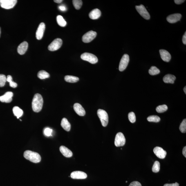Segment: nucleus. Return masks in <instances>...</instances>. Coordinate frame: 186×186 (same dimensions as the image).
<instances>
[{
	"label": "nucleus",
	"instance_id": "nucleus-1",
	"mask_svg": "<svg viewBox=\"0 0 186 186\" xmlns=\"http://www.w3.org/2000/svg\"><path fill=\"white\" fill-rule=\"evenodd\" d=\"M43 99L41 95L40 94L36 93L34 95L32 102V108L34 111L39 113L42 109Z\"/></svg>",
	"mask_w": 186,
	"mask_h": 186
},
{
	"label": "nucleus",
	"instance_id": "nucleus-2",
	"mask_svg": "<svg viewBox=\"0 0 186 186\" xmlns=\"http://www.w3.org/2000/svg\"><path fill=\"white\" fill-rule=\"evenodd\" d=\"M23 156L27 160L34 163H39L41 160V157L38 153L30 150L25 151Z\"/></svg>",
	"mask_w": 186,
	"mask_h": 186
},
{
	"label": "nucleus",
	"instance_id": "nucleus-3",
	"mask_svg": "<svg viewBox=\"0 0 186 186\" xmlns=\"http://www.w3.org/2000/svg\"><path fill=\"white\" fill-rule=\"evenodd\" d=\"M97 115L100 119L102 126L104 127H106L109 121L107 113L104 110L99 109L97 111Z\"/></svg>",
	"mask_w": 186,
	"mask_h": 186
},
{
	"label": "nucleus",
	"instance_id": "nucleus-4",
	"mask_svg": "<svg viewBox=\"0 0 186 186\" xmlns=\"http://www.w3.org/2000/svg\"><path fill=\"white\" fill-rule=\"evenodd\" d=\"M81 58L83 60L88 61L92 64H96L98 61V59L96 56L87 52L82 54L81 56Z\"/></svg>",
	"mask_w": 186,
	"mask_h": 186
},
{
	"label": "nucleus",
	"instance_id": "nucleus-5",
	"mask_svg": "<svg viewBox=\"0 0 186 186\" xmlns=\"http://www.w3.org/2000/svg\"><path fill=\"white\" fill-rule=\"evenodd\" d=\"M17 1L16 0H0V5L2 8L10 9L15 6Z\"/></svg>",
	"mask_w": 186,
	"mask_h": 186
},
{
	"label": "nucleus",
	"instance_id": "nucleus-6",
	"mask_svg": "<svg viewBox=\"0 0 186 186\" xmlns=\"http://www.w3.org/2000/svg\"><path fill=\"white\" fill-rule=\"evenodd\" d=\"M62 44V40L60 38L56 39L49 45L48 49L51 51H56L61 47Z\"/></svg>",
	"mask_w": 186,
	"mask_h": 186
},
{
	"label": "nucleus",
	"instance_id": "nucleus-7",
	"mask_svg": "<svg viewBox=\"0 0 186 186\" xmlns=\"http://www.w3.org/2000/svg\"><path fill=\"white\" fill-rule=\"evenodd\" d=\"M137 12L140 15L146 20H149L150 18L149 12H148L147 9L143 5H141L140 6H135Z\"/></svg>",
	"mask_w": 186,
	"mask_h": 186
},
{
	"label": "nucleus",
	"instance_id": "nucleus-8",
	"mask_svg": "<svg viewBox=\"0 0 186 186\" xmlns=\"http://www.w3.org/2000/svg\"><path fill=\"white\" fill-rule=\"evenodd\" d=\"M126 140L123 134L121 132H119L115 137V144L117 147H121L124 145Z\"/></svg>",
	"mask_w": 186,
	"mask_h": 186
},
{
	"label": "nucleus",
	"instance_id": "nucleus-9",
	"mask_svg": "<svg viewBox=\"0 0 186 186\" xmlns=\"http://www.w3.org/2000/svg\"><path fill=\"white\" fill-rule=\"evenodd\" d=\"M129 56L127 54H124L121 59L119 64V71H123L126 69L129 64Z\"/></svg>",
	"mask_w": 186,
	"mask_h": 186
},
{
	"label": "nucleus",
	"instance_id": "nucleus-10",
	"mask_svg": "<svg viewBox=\"0 0 186 186\" xmlns=\"http://www.w3.org/2000/svg\"><path fill=\"white\" fill-rule=\"evenodd\" d=\"M96 32L90 31L88 32L83 36L82 40L85 43H89L93 40L97 36Z\"/></svg>",
	"mask_w": 186,
	"mask_h": 186
},
{
	"label": "nucleus",
	"instance_id": "nucleus-11",
	"mask_svg": "<svg viewBox=\"0 0 186 186\" xmlns=\"http://www.w3.org/2000/svg\"><path fill=\"white\" fill-rule=\"evenodd\" d=\"M70 176L75 179H84L87 177V175L83 172L75 171L71 173Z\"/></svg>",
	"mask_w": 186,
	"mask_h": 186
},
{
	"label": "nucleus",
	"instance_id": "nucleus-12",
	"mask_svg": "<svg viewBox=\"0 0 186 186\" xmlns=\"http://www.w3.org/2000/svg\"><path fill=\"white\" fill-rule=\"evenodd\" d=\"M153 152L156 156L161 159L165 158L167 153L162 148L159 147H155L153 150Z\"/></svg>",
	"mask_w": 186,
	"mask_h": 186
},
{
	"label": "nucleus",
	"instance_id": "nucleus-13",
	"mask_svg": "<svg viewBox=\"0 0 186 186\" xmlns=\"http://www.w3.org/2000/svg\"><path fill=\"white\" fill-rule=\"evenodd\" d=\"M45 29V25L44 23H41L39 24L36 32V37L38 40H41L44 35Z\"/></svg>",
	"mask_w": 186,
	"mask_h": 186
},
{
	"label": "nucleus",
	"instance_id": "nucleus-14",
	"mask_svg": "<svg viewBox=\"0 0 186 186\" xmlns=\"http://www.w3.org/2000/svg\"><path fill=\"white\" fill-rule=\"evenodd\" d=\"M13 93L12 92H6L4 95L0 96V101L2 102L10 103L12 102Z\"/></svg>",
	"mask_w": 186,
	"mask_h": 186
},
{
	"label": "nucleus",
	"instance_id": "nucleus-15",
	"mask_svg": "<svg viewBox=\"0 0 186 186\" xmlns=\"http://www.w3.org/2000/svg\"><path fill=\"white\" fill-rule=\"evenodd\" d=\"M181 17V14L178 13L174 14L167 16V20L169 23H173L180 21Z\"/></svg>",
	"mask_w": 186,
	"mask_h": 186
},
{
	"label": "nucleus",
	"instance_id": "nucleus-16",
	"mask_svg": "<svg viewBox=\"0 0 186 186\" xmlns=\"http://www.w3.org/2000/svg\"><path fill=\"white\" fill-rule=\"evenodd\" d=\"M73 109L75 113L79 116H84L86 114V111L80 104L75 103L74 104Z\"/></svg>",
	"mask_w": 186,
	"mask_h": 186
},
{
	"label": "nucleus",
	"instance_id": "nucleus-17",
	"mask_svg": "<svg viewBox=\"0 0 186 186\" xmlns=\"http://www.w3.org/2000/svg\"><path fill=\"white\" fill-rule=\"evenodd\" d=\"M159 52L162 60L166 62H169L171 58V55L169 52L164 49L160 50Z\"/></svg>",
	"mask_w": 186,
	"mask_h": 186
},
{
	"label": "nucleus",
	"instance_id": "nucleus-18",
	"mask_svg": "<svg viewBox=\"0 0 186 186\" xmlns=\"http://www.w3.org/2000/svg\"><path fill=\"white\" fill-rule=\"evenodd\" d=\"M28 48V44L24 41L19 45L17 48V51L20 55H23L25 53Z\"/></svg>",
	"mask_w": 186,
	"mask_h": 186
},
{
	"label": "nucleus",
	"instance_id": "nucleus-19",
	"mask_svg": "<svg viewBox=\"0 0 186 186\" xmlns=\"http://www.w3.org/2000/svg\"><path fill=\"white\" fill-rule=\"evenodd\" d=\"M60 150L63 156L67 158H70L73 156L72 151L64 146H61L60 147Z\"/></svg>",
	"mask_w": 186,
	"mask_h": 186
},
{
	"label": "nucleus",
	"instance_id": "nucleus-20",
	"mask_svg": "<svg viewBox=\"0 0 186 186\" xmlns=\"http://www.w3.org/2000/svg\"><path fill=\"white\" fill-rule=\"evenodd\" d=\"M101 12L98 9H95L90 12L89 16L92 19H97L100 17Z\"/></svg>",
	"mask_w": 186,
	"mask_h": 186
},
{
	"label": "nucleus",
	"instance_id": "nucleus-21",
	"mask_svg": "<svg viewBox=\"0 0 186 186\" xmlns=\"http://www.w3.org/2000/svg\"><path fill=\"white\" fill-rule=\"evenodd\" d=\"M61 125L63 129L67 131H70L71 129V124L68 121L67 119L66 118L62 119L61 121Z\"/></svg>",
	"mask_w": 186,
	"mask_h": 186
},
{
	"label": "nucleus",
	"instance_id": "nucleus-22",
	"mask_svg": "<svg viewBox=\"0 0 186 186\" xmlns=\"http://www.w3.org/2000/svg\"><path fill=\"white\" fill-rule=\"evenodd\" d=\"M176 77L174 75L171 74H167L164 76L163 78V82L165 83L174 84L176 80Z\"/></svg>",
	"mask_w": 186,
	"mask_h": 186
},
{
	"label": "nucleus",
	"instance_id": "nucleus-23",
	"mask_svg": "<svg viewBox=\"0 0 186 186\" xmlns=\"http://www.w3.org/2000/svg\"><path fill=\"white\" fill-rule=\"evenodd\" d=\"M12 111H13L14 115L17 117L18 119L22 116L23 114V110L17 106H14Z\"/></svg>",
	"mask_w": 186,
	"mask_h": 186
},
{
	"label": "nucleus",
	"instance_id": "nucleus-24",
	"mask_svg": "<svg viewBox=\"0 0 186 186\" xmlns=\"http://www.w3.org/2000/svg\"><path fill=\"white\" fill-rule=\"evenodd\" d=\"M65 80L66 82L70 83L76 82L79 80V78L72 75H66Z\"/></svg>",
	"mask_w": 186,
	"mask_h": 186
},
{
	"label": "nucleus",
	"instance_id": "nucleus-25",
	"mask_svg": "<svg viewBox=\"0 0 186 186\" xmlns=\"http://www.w3.org/2000/svg\"><path fill=\"white\" fill-rule=\"evenodd\" d=\"M37 76L39 79H44L49 78L50 77V75L47 72L42 70L38 73Z\"/></svg>",
	"mask_w": 186,
	"mask_h": 186
},
{
	"label": "nucleus",
	"instance_id": "nucleus-26",
	"mask_svg": "<svg viewBox=\"0 0 186 186\" xmlns=\"http://www.w3.org/2000/svg\"><path fill=\"white\" fill-rule=\"evenodd\" d=\"M57 21L58 24L61 27H65L67 25L66 21L61 15H58L57 16Z\"/></svg>",
	"mask_w": 186,
	"mask_h": 186
},
{
	"label": "nucleus",
	"instance_id": "nucleus-27",
	"mask_svg": "<svg viewBox=\"0 0 186 186\" xmlns=\"http://www.w3.org/2000/svg\"><path fill=\"white\" fill-rule=\"evenodd\" d=\"M160 72V70L155 66L151 67L149 70V73L152 75L159 74Z\"/></svg>",
	"mask_w": 186,
	"mask_h": 186
},
{
	"label": "nucleus",
	"instance_id": "nucleus-28",
	"mask_svg": "<svg viewBox=\"0 0 186 186\" xmlns=\"http://www.w3.org/2000/svg\"><path fill=\"white\" fill-rule=\"evenodd\" d=\"M147 120L149 122H158L160 121V118L157 115H153L148 117Z\"/></svg>",
	"mask_w": 186,
	"mask_h": 186
},
{
	"label": "nucleus",
	"instance_id": "nucleus-29",
	"mask_svg": "<svg viewBox=\"0 0 186 186\" xmlns=\"http://www.w3.org/2000/svg\"><path fill=\"white\" fill-rule=\"evenodd\" d=\"M167 106L166 105L164 104L157 106L156 110L158 113H161L167 111Z\"/></svg>",
	"mask_w": 186,
	"mask_h": 186
},
{
	"label": "nucleus",
	"instance_id": "nucleus-30",
	"mask_svg": "<svg viewBox=\"0 0 186 186\" xmlns=\"http://www.w3.org/2000/svg\"><path fill=\"white\" fill-rule=\"evenodd\" d=\"M7 82L10 83V85L11 87L15 88L17 87V83L14 82L12 81V78L11 75H8L7 77Z\"/></svg>",
	"mask_w": 186,
	"mask_h": 186
},
{
	"label": "nucleus",
	"instance_id": "nucleus-31",
	"mask_svg": "<svg viewBox=\"0 0 186 186\" xmlns=\"http://www.w3.org/2000/svg\"><path fill=\"white\" fill-rule=\"evenodd\" d=\"M73 3L74 6L77 10H79L82 6V1L81 0H73Z\"/></svg>",
	"mask_w": 186,
	"mask_h": 186
},
{
	"label": "nucleus",
	"instance_id": "nucleus-32",
	"mask_svg": "<svg viewBox=\"0 0 186 186\" xmlns=\"http://www.w3.org/2000/svg\"><path fill=\"white\" fill-rule=\"evenodd\" d=\"M160 162L158 161H155L152 167V171L154 173L158 172L160 170Z\"/></svg>",
	"mask_w": 186,
	"mask_h": 186
},
{
	"label": "nucleus",
	"instance_id": "nucleus-33",
	"mask_svg": "<svg viewBox=\"0 0 186 186\" xmlns=\"http://www.w3.org/2000/svg\"><path fill=\"white\" fill-rule=\"evenodd\" d=\"M7 82V78L6 75L3 74H0V87L4 86Z\"/></svg>",
	"mask_w": 186,
	"mask_h": 186
},
{
	"label": "nucleus",
	"instance_id": "nucleus-34",
	"mask_svg": "<svg viewBox=\"0 0 186 186\" xmlns=\"http://www.w3.org/2000/svg\"><path fill=\"white\" fill-rule=\"evenodd\" d=\"M179 129L182 133H185L186 132V119H184L181 124Z\"/></svg>",
	"mask_w": 186,
	"mask_h": 186
},
{
	"label": "nucleus",
	"instance_id": "nucleus-35",
	"mask_svg": "<svg viewBox=\"0 0 186 186\" xmlns=\"http://www.w3.org/2000/svg\"><path fill=\"white\" fill-rule=\"evenodd\" d=\"M128 118L132 123H134L136 121V117L135 113L133 112H130L128 114Z\"/></svg>",
	"mask_w": 186,
	"mask_h": 186
},
{
	"label": "nucleus",
	"instance_id": "nucleus-36",
	"mask_svg": "<svg viewBox=\"0 0 186 186\" xmlns=\"http://www.w3.org/2000/svg\"><path fill=\"white\" fill-rule=\"evenodd\" d=\"M52 130L49 128H46L44 130V133L47 136H50L51 135Z\"/></svg>",
	"mask_w": 186,
	"mask_h": 186
},
{
	"label": "nucleus",
	"instance_id": "nucleus-37",
	"mask_svg": "<svg viewBox=\"0 0 186 186\" xmlns=\"http://www.w3.org/2000/svg\"><path fill=\"white\" fill-rule=\"evenodd\" d=\"M129 186H142V185L139 182L133 181L130 184Z\"/></svg>",
	"mask_w": 186,
	"mask_h": 186
},
{
	"label": "nucleus",
	"instance_id": "nucleus-38",
	"mask_svg": "<svg viewBox=\"0 0 186 186\" xmlns=\"http://www.w3.org/2000/svg\"><path fill=\"white\" fill-rule=\"evenodd\" d=\"M164 186H179V184L177 182H176L175 183L166 184L164 185Z\"/></svg>",
	"mask_w": 186,
	"mask_h": 186
},
{
	"label": "nucleus",
	"instance_id": "nucleus-39",
	"mask_svg": "<svg viewBox=\"0 0 186 186\" xmlns=\"http://www.w3.org/2000/svg\"><path fill=\"white\" fill-rule=\"evenodd\" d=\"M185 1V0H174V1L175 3L178 5L181 4Z\"/></svg>",
	"mask_w": 186,
	"mask_h": 186
},
{
	"label": "nucleus",
	"instance_id": "nucleus-40",
	"mask_svg": "<svg viewBox=\"0 0 186 186\" xmlns=\"http://www.w3.org/2000/svg\"><path fill=\"white\" fill-rule=\"evenodd\" d=\"M182 42H183V44L186 45V32H185V34L183 36V38H182Z\"/></svg>",
	"mask_w": 186,
	"mask_h": 186
},
{
	"label": "nucleus",
	"instance_id": "nucleus-41",
	"mask_svg": "<svg viewBox=\"0 0 186 186\" xmlns=\"http://www.w3.org/2000/svg\"><path fill=\"white\" fill-rule=\"evenodd\" d=\"M59 8L60 10L62 11H65L66 10V8H65V7L63 6H59Z\"/></svg>",
	"mask_w": 186,
	"mask_h": 186
},
{
	"label": "nucleus",
	"instance_id": "nucleus-42",
	"mask_svg": "<svg viewBox=\"0 0 186 186\" xmlns=\"http://www.w3.org/2000/svg\"><path fill=\"white\" fill-rule=\"evenodd\" d=\"M182 153L183 156H185V158H186V147H185L183 148V151H182Z\"/></svg>",
	"mask_w": 186,
	"mask_h": 186
},
{
	"label": "nucleus",
	"instance_id": "nucleus-43",
	"mask_svg": "<svg viewBox=\"0 0 186 186\" xmlns=\"http://www.w3.org/2000/svg\"><path fill=\"white\" fill-rule=\"evenodd\" d=\"M54 1L56 3H60L62 2V0H55Z\"/></svg>",
	"mask_w": 186,
	"mask_h": 186
},
{
	"label": "nucleus",
	"instance_id": "nucleus-44",
	"mask_svg": "<svg viewBox=\"0 0 186 186\" xmlns=\"http://www.w3.org/2000/svg\"><path fill=\"white\" fill-rule=\"evenodd\" d=\"M183 90H184V92H185V94H186V86H185V87H184Z\"/></svg>",
	"mask_w": 186,
	"mask_h": 186
},
{
	"label": "nucleus",
	"instance_id": "nucleus-45",
	"mask_svg": "<svg viewBox=\"0 0 186 186\" xmlns=\"http://www.w3.org/2000/svg\"><path fill=\"white\" fill-rule=\"evenodd\" d=\"M1 28L0 27V37H1Z\"/></svg>",
	"mask_w": 186,
	"mask_h": 186
},
{
	"label": "nucleus",
	"instance_id": "nucleus-46",
	"mask_svg": "<svg viewBox=\"0 0 186 186\" xmlns=\"http://www.w3.org/2000/svg\"><path fill=\"white\" fill-rule=\"evenodd\" d=\"M127 181H126V183H127Z\"/></svg>",
	"mask_w": 186,
	"mask_h": 186
}]
</instances>
